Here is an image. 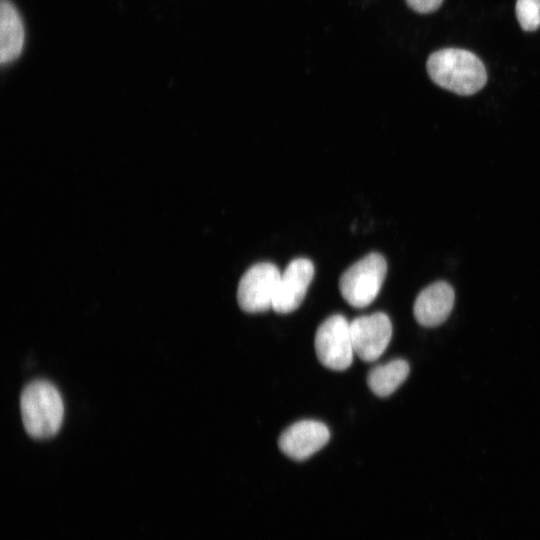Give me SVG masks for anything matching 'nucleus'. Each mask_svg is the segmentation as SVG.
<instances>
[{"mask_svg":"<svg viewBox=\"0 0 540 540\" xmlns=\"http://www.w3.org/2000/svg\"><path fill=\"white\" fill-rule=\"evenodd\" d=\"M409 364L403 359H395L373 368L367 377L369 388L379 397L392 394L408 377Z\"/></svg>","mask_w":540,"mask_h":540,"instance_id":"9b49d317","label":"nucleus"},{"mask_svg":"<svg viewBox=\"0 0 540 540\" xmlns=\"http://www.w3.org/2000/svg\"><path fill=\"white\" fill-rule=\"evenodd\" d=\"M454 300V291L448 283L435 282L418 294L413 307L414 317L422 326H439L450 315Z\"/></svg>","mask_w":540,"mask_h":540,"instance_id":"1a4fd4ad","label":"nucleus"},{"mask_svg":"<svg viewBox=\"0 0 540 540\" xmlns=\"http://www.w3.org/2000/svg\"><path fill=\"white\" fill-rule=\"evenodd\" d=\"M314 276V265L306 258L292 260L281 272L272 309L286 314L302 303Z\"/></svg>","mask_w":540,"mask_h":540,"instance_id":"0eeeda50","label":"nucleus"},{"mask_svg":"<svg viewBox=\"0 0 540 540\" xmlns=\"http://www.w3.org/2000/svg\"><path fill=\"white\" fill-rule=\"evenodd\" d=\"M20 411L26 432L33 438L45 439L59 431L64 417V404L53 384L36 380L23 389Z\"/></svg>","mask_w":540,"mask_h":540,"instance_id":"f03ea898","label":"nucleus"},{"mask_svg":"<svg viewBox=\"0 0 540 540\" xmlns=\"http://www.w3.org/2000/svg\"><path fill=\"white\" fill-rule=\"evenodd\" d=\"M354 353L363 361L378 359L386 350L391 337L392 325L382 312L360 316L350 322Z\"/></svg>","mask_w":540,"mask_h":540,"instance_id":"423d86ee","label":"nucleus"},{"mask_svg":"<svg viewBox=\"0 0 540 540\" xmlns=\"http://www.w3.org/2000/svg\"><path fill=\"white\" fill-rule=\"evenodd\" d=\"M387 272L385 258L376 252L369 253L352 264L341 275L339 290L351 306L363 308L377 297Z\"/></svg>","mask_w":540,"mask_h":540,"instance_id":"7ed1b4c3","label":"nucleus"},{"mask_svg":"<svg viewBox=\"0 0 540 540\" xmlns=\"http://www.w3.org/2000/svg\"><path fill=\"white\" fill-rule=\"evenodd\" d=\"M516 17L523 30H537L540 26V0H517Z\"/></svg>","mask_w":540,"mask_h":540,"instance_id":"f8f14e48","label":"nucleus"},{"mask_svg":"<svg viewBox=\"0 0 540 540\" xmlns=\"http://www.w3.org/2000/svg\"><path fill=\"white\" fill-rule=\"evenodd\" d=\"M25 29L22 17L11 0L0 4V63L7 65L17 60L24 47Z\"/></svg>","mask_w":540,"mask_h":540,"instance_id":"9d476101","label":"nucleus"},{"mask_svg":"<svg viewBox=\"0 0 540 540\" xmlns=\"http://www.w3.org/2000/svg\"><path fill=\"white\" fill-rule=\"evenodd\" d=\"M318 360L332 370H345L353 362L350 323L339 314L327 318L317 329L314 341Z\"/></svg>","mask_w":540,"mask_h":540,"instance_id":"20e7f679","label":"nucleus"},{"mask_svg":"<svg viewBox=\"0 0 540 540\" xmlns=\"http://www.w3.org/2000/svg\"><path fill=\"white\" fill-rule=\"evenodd\" d=\"M330 432L325 424L302 420L289 426L278 440L279 449L289 458L302 461L326 445Z\"/></svg>","mask_w":540,"mask_h":540,"instance_id":"6e6552de","label":"nucleus"},{"mask_svg":"<svg viewBox=\"0 0 540 540\" xmlns=\"http://www.w3.org/2000/svg\"><path fill=\"white\" fill-rule=\"evenodd\" d=\"M410 8L422 14L431 13L437 10L443 0H405Z\"/></svg>","mask_w":540,"mask_h":540,"instance_id":"ddd939ff","label":"nucleus"},{"mask_svg":"<svg viewBox=\"0 0 540 540\" xmlns=\"http://www.w3.org/2000/svg\"><path fill=\"white\" fill-rule=\"evenodd\" d=\"M281 272L272 263L251 266L241 277L237 289L239 307L247 313L264 312L272 308Z\"/></svg>","mask_w":540,"mask_h":540,"instance_id":"39448f33","label":"nucleus"},{"mask_svg":"<svg viewBox=\"0 0 540 540\" xmlns=\"http://www.w3.org/2000/svg\"><path fill=\"white\" fill-rule=\"evenodd\" d=\"M426 68L435 84L459 95H472L487 81L482 61L463 49L446 48L432 53Z\"/></svg>","mask_w":540,"mask_h":540,"instance_id":"f257e3e1","label":"nucleus"}]
</instances>
